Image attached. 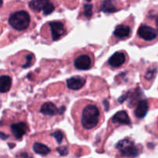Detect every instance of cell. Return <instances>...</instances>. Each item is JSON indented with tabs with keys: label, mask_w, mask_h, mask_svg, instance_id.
Segmentation results:
<instances>
[{
	"label": "cell",
	"mask_w": 158,
	"mask_h": 158,
	"mask_svg": "<svg viewBox=\"0 0 158 158\" xmlns=\"http://www.w3.org/2000/svg\"><path fill=\"white\" fill-rule=\"evenodd\" d=\"M72 110L77 126L83 131L94 130L104 119L100 106L94 101L86 99L78 101Z\"/></svg>",
	"instance_id": "obj_1"
},
{
	"label": "cell",
	"mask_w": 158,
	"mask_h": 158,
	"mask_svg": "<svg viewBox=\"0 0 158 158\" xmlns=\"http://www.w3.org/2000/svg\"><path fill=\"white\" fill-rule=\"evenodd\" d=\"M137 44L148 46L158 42V28L150 23H142L137 32Z\"/></svg>",
	"instance_id": "obj_2"
},
{
	"label": "cell",
	"mask_w": 158,
	"mask_h": 158,
	"mask_svg": "<svg viewBox=\"0 0 158 158\" xmlns=\"http://www.w3.org/2000/svg\"><path fill=\"white\" fill-rule=\"evenodd\" d=\"M8 23L14 30L24 32L30 28L31 16L27 11L19 10L10 14Z\"/></svg>",
	"instance_id": "obj_3"
},
{
	"label": "cell",
	"mask_w": 158,
	"mask_h": 158,
	"mask_svg": "<svg viewBox=\"0 0 158 158\" xmlns=\"http://www.w3.org/2000/svg\"><path fill=\"white\" fill-rule=\"evenodd\" d=\"M8 130L15 139H20L29 132V127L23 116H15L6 122Z\"/></svg>",
	"instance_id": "obj_4"
},
{
	"label": "cell",
	"mask_w": 158,
	"mask_h": 158,
	"mask_svg": "<svg viewBox=\"0 0 158 158\" xmlns=\"http://www.w3.org/2000/svg\"><path fill=\"white\" fill-rule=\"evenodd\" d=\"M67 28L62 21H51L46 23L43 27V31L49 33L48 39L51 41H56L60 40L67 33Z\"/></svg>",
	"instance_id": "obj_5"
},
{
	"label": "cell",
	"mask_w": 158,
	"mask_h": 158,
	"mask_svg": "<svg viewBox=\"0 0 158 158\" xmlns=\"http://www.w3.org/2000/svg\"><path fill=\"white\" fill-rule=\"evenodd\" d=\"M94 56L88 51H81L74 56L73 67L77 70H89L94 67Z\"/></svg>",
	"instance_id": "obj_6"
},
{
	"label": "cell",
	"mask_w": 158,
	"mask_h": 158,
	"mask_svg": "<svg viewBox=\"0 0 158 158\" xmlns=\"http://www.w3.org/2000/svg\"><path fill=\"white\" fill-rule=\"evenodd\" d=\"M122 156L127 157H136L140 153V149L131 139H127L120 140L116 146Z\"/></svg>",
	"instance_id": "obj_7"
},
{
	"label": "cell",
	"mask_w": 158,
	"mask_h": 158,
	"mask_svg": "<svg viewBox=\"0 0 158 158\" xmlns=\"http://www.w3.org/2000/svg\"><path fill=\"white\" fill-rule=\"evenodd\" d=\"M39 115L42 116L45 119H51L61 113L60 108L52 102H44L40 105L38 109Z\"/></svg>",
	"instance_id": "obj_8"
},
{
	"label": "cell",
	"mask_w": 158,
	"mask_h": 158,
	"mask_svg": "<svg viewBox=\"0 0 158 158\" xmlns=\"http://www.w3.org/2000/svg\"><path fill=\"white\" fill-rule=\"evenodd\" d=\"M29 6L33 12H43L44 15H49L55 9V6L49 0H32Z\"/></svg>",
	"instance_id": "obj_9"
},
{
	"label": "cell",
	"mask_w": 158,
	"mask_h": 158,
	"mask_svg": "<svg viewBox=\"0 0 158 158\" xmlns=\"http://www.w3.org/2000/svg\"><path fill=\"white\" fill-rule=\"evenodd\" d=\"M134 26L129 23H121L118 26H116L114 33H113V37L115 39L116 41L119 40H123L129 38L131 36L133 32Z\"/></svg>",
	"instance_id": "obj_10"
},
{
	"label": "cell",
	"mask_w": 158,
	"mask_h": 158,
	"mask_svg": "<svg viewBox=\"0 0 158 158\" xmlns=\"http://www.w3.org/2000/svg\"><path fill=\"white\" fill-rule=\"evenodd\" d=\"M128 62V56L125 51H117L114 53L109 59L108 64L111 68L117 69L124 66Z\"/></svg>",
	"instance_id": "obj_11"
},
{
	"label": "cell",
	"mask_w": 158,
	"mask_h": 158,
	"mask_svg": "<svg viewBox=\"0 0 158 158\" xmlns=\"http://www.w3.org/2000/svg\"><path fill=\"white\" fill-rule=\"evenodd\" d=\"M158 72V64H153L148 66L145 70L144 73L142 77V82L144 85L145 88H148L151 86L154 82V78L157 76Z\"/></svg>",
	"instance_id": "obj_12"
},
{
	"label": "cell",
	"mask_w": 158,
	"mask_h": 158,
	"mask_svg": "<svg viewBox=\"0 0 158 158\" xmlns=\"http://www.w3.org/2000/svg\"><path fill=\"white\" fill-rule=\"evenodd\" d=\"M12 85V77L9 73L0 71V93L9 92Z\"/></svg>",
	"instance_id": "obj_13"
},
{
	"label": "cell",
	"mask_w": 158,
	"mask_h": 158,
	"mask_svg": "<svg viewBox=\"0 0 158 158\" xmlns=\"http://www.w3.org/2000/svg\"><path fill=\"white\" fill-rule=\"evenodd\" d=\"M86 84V78L81 76H73L66 80L68 88L73 91H77L83 88Z\"/></svg>",
	"instance_id": "obj_14"
},
{
	"label": "cell",
	"mask_w": 158,
	"mask_h": 158,
	"mask_svg": "<svg viewBox=\"0 0 158 158\" xmlns=\"http://www.w3.org/2000/svg\"><path fill=\"white\" fill-rule=\"evenodd\" d=\"M111 122L114 125H131V120L126 111H119L111 119Z\"/></svg>",
	"instance_id": "obj_15"
},
{
	"label": "cell",
	"mask_w": 158,
	"mask_h": 158,
	"mask_svg": "<svg viewBox=\"0 0 158 158\" xmlns=\"http://www.w3.org/2000/svg\"><path fill=\"white\" fill-rule=\"evenodd\" d=\"M148 110H149V102L146 99H143L137 104L134 110V115L137 119H143L147 115Z\"/></svg>",
	"instance_id": "obj_16"
},
{
	"label": "cell",
	"mask_w": 158,
	"mask_h": 158,
	"mask_svg": "<svg viewBox=\"0 0 158 158\" xmlns=\"http://www.w3.org/2000/svg\"><path fill=\"white\" fill-rule=\"evenodd\" d=\"M33 150L35 153H38L40 155H47L50 152V149L45 144L41 143L35 142L32 146Z\"/></svg>",
	"instance_id": "obj_17"
},
{
	"label": "cell",
	"mask_w": 158,
	"mask_h": 158,
	"mask_svg": "<svg viewBox=\"0 0 158 158\" xmlns=\"http://www.w3.org/2000/svg\"><path fill=\"white\" fill-rule=\"evenodd\" d=\"M101 10L104 12L110 13L116 12L117 9L113 0H103L101 5Z\"/></svg>",
	"instance_id": "obj_18"
},
{
	"label": "cell",
	"mask_w": 158,
	"mask_h": 158,
	"mask_svg": "<svg viewBox=\"0 0 158 158\" xmlns=\"http://www.w3.org/2000/svg\"><path fill=\"white\" fill-rule=\"evenodd\" d=\"M150 131L152 132L154 134H155V136H157L158 137V116L154 122V123L151 125V129H150Z\"/></svg>",
	"instance_id": "obj_19"
},
{
	"label": "cell",
	"mask_w": 158,
	"mask_h": 158,
	"mask_svg": "<svg viewBox=\"0 0 158 158\" xmlns=\"http://www.w3.org/2000/svg\"><path fill=\"white\" fill-rule=\"evenodd\" d=\"M52 136H53L56 139L57 143H60L62 142V140H63V133H62L61 131L54 132V133L52 134Z\"/></svg>",
	"instance_id": "obj_20"
},
{
	"label": "cell",
	"mask_w": 158,
	"mask_h": 158,
	"mask_svg": "<svg viewBox=\"0 0 158 158\" xmlns=\"http://www.w3.org/2000/svg\"><path fill=\"white\" fill-rule=\"evenodd\" d=\"M92 9L93 6L92 5L86 4L84 6V15L86 17H90L92 15Z\"/></svg>",
	"instance_id": "obj_21"
},
{
	"label": "cell",
	"mask_w": 158,
	"mask_h": 158,
	"mask_svg": "<svg viewBox=\"0 0 158 158\" xmlns=\"http://www.w3.org/2000/svg\"><path fill=\"white\" fill-rule=\"evenodd\" d=\"M57 150H58L59 153H60L61 155H63H63H66L68 153L67 149H66L65 147H60V148H58Z\"/></svg>",
	"instance_id": "obj_22"
},
{
	"label": "cell",
	"mask_w": 158,
	"mask_h": 158,
	"mask_svg": "<svg viewBox=\"0 0 158 158\" xmlns=\"http://www.w3.org/2000/svg\"><path fill=\"white\" fill-rule=\"evenodd\" d=\"M2 0H0V6L2 5Z\"/></svg>",
	"instance_id": "obj_23"
}]
</instances>
